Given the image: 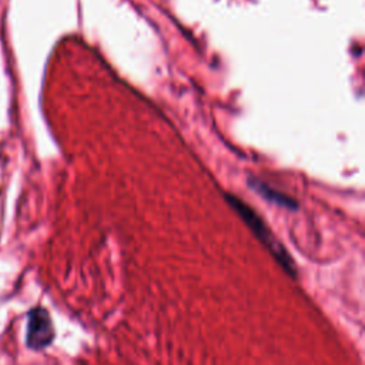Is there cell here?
I'll use <instances>...</instances> for the list:
<instances>
[{"mask_svg":"<svg viewBox=\"0 0 365 365\" xmlns=\"http://www.w3.org/2000/svg\"><path fill=\"white\" fill-rule=\"evenodd\" d=\"M227 201L230 205L235 210V212L242 218V221L248 225V228L254 232V235L265 245V248L271 252V255L277 259V262L281 265V268L291 277L297 278V267L294 264V259L287 252V250L282 247V244L272 235L267 224L261 220V217L250 208L242 200L227 194Z\"/></svg>","mask_w":365,"mask_h":365,"instance_id":"6da1fadb","label":"cell"},{"mask_svg":"<svg viewBox=\"0 0 365 365\" xmlns=\"http://www.w3.org/2000/svg\"><path fill=\"white\" fill-rule=\"evenodd\" d=\"M56 332L48 311L43 307H34L27 314L26 345L33 351H41L51 345Z\"/></svg>","mask_w":365,"mask_h":365,"instance_id":"7a4b0ae2","label":"cell"},{"mask_svg":"<svg viewBox=\"0 0 365 365\" xmlns=\"http://www.w3.org/2000/svg\"><path fill=\"white\" fill-rule=\"evenodd\" d=\"M250 184L252 185V188H254L258 194L264 195L268 201H272V202H275V204H278V205H281V207H285V208H291V210H295V208H297V202H295L292 198H289V197H287L285 194H282V192H279V191H277V190H274V188L265 185L264 182H261V181H258V180H251Z\"/></svg>","mask_w":365,"mask_h":365,"instance_id":"3957f363","label":"cell"}]
</instances>
